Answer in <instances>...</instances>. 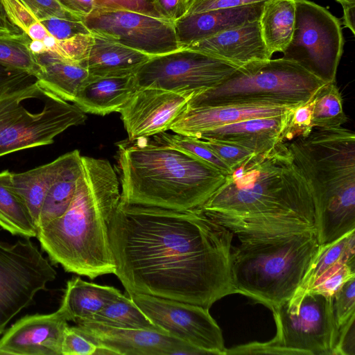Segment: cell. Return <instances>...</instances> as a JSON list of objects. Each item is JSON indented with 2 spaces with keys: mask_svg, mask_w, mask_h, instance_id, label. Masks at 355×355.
<instances>
[{
  "mask_svg": "<svg viewBox=\"0 0 355 355\" xmlns=\"http://www.w3.org/2000/svg\"><path fill=\"white\" fill-rule=\"evenodd\" d=\"M295 21V0H265L259 17L263 42L273 55L288 45Z\"/></svg>",
  "mask_w": 355,
  "mask_h": 355,
  "instance_id": "29",
  "label": "cell"
},
{
  "mask_svg": "<svg viewBox=\"0 0 355 355\" xmlns=\"http://www.w3.org/2000/svg\"><path fill=\"white\" fill-rule=\"evenodd\" d=\"M120 202L173 210L202 206L226 175L193 156L148 137L118 144Z\"/></svg>",
  "mask_w": 355,
  "mask_h": 355,
  "instance_id": "4",
  "label": "cell"
},
{
  "mask_svg": "<svg viewBox=\"0 0 355 355\" xmlns=\"http://www.w3.org/2000/svg\"><path fill=\"white\" fill-rule=\"evenodd\" d=\"M343 15L341 19L342 24L348 28L353 34H355L354 19H355V3L342 6Z\"/></svg>",
  "mask_w": 355,
  "mask_h": 355,
  "instance_id": "49",
  "label": "cell"
},
{
  "mask_svg": "<svg viewBox=\"0 0 355 355\" xmlns=\"http://www.w3.org/2000/svg\"><path fill=\"white\" fill-rule=\"evenodd\" d=\"M85 114L36 80L3 89L0 91V157L53 144L68 128L84 124Z\"/></svg>",
  "mask_w": 355,
  "mask_h": 355,
  "instance_id": "7",
  "label": "cell"
},
{
  "mask_svg": "<svg viewBox=\"0 0 355 355\" xmlns=\"http://www.w3.org/2000/svg\"><path fill=\"white\" fill-rule=\"evenodd\" d=\"M153 140L168 146L217 168L224 175L232 173L230 168L202 140L180 134H170L166 132L153 136Z\"/></svg>",
  "mask_w": 355,
  "mask_h": 355,
  "instance_id": "35",
  "label": "cell"
},
{
  "mask_svg": "<svg viewBox=\"0 0 355 355\" xmlns=\"http://www.w3.org/2000/svg\"><path fill=\"white\" fill-rule=\"evenodd\" d=\"M294 107L280 116L245 119L214 128L194 137L227 142L257 154L263 153L285 141L284 131Z\"/></svg>",
  "mask_w": 355,
  "mask_h": 355,
  "instance_id": "20",
  "label": "cell"
},
{
  "mask_svg": "<svg viewBox=\"0 0 355 355\" xmlns=\"http://www.w3.org/2000/svg\"><path fill=\"white\" fill-rule=\"evenodd\" d=\"M67 322L60 309L49 314L27 315L4 331L0 355H62Z\"/></svg>",
  "mask_w": 355,
  "mask_h": 355,
  "instance_id": "17",
  "label": "cell"
},
{
  "mask_svg": "<svg viewBox=\"0 0 355 355\" xmlns=\"http://www.w3.org/2000/svg\"><path fill=\"white\" fill-rule=\"evenodd\" d=\"M12 172H0V226L13 235L37 237V227L25 203L11 184Z\"/></svg>",
  "mask_w": 355,
  "mask_h": 355,
  "instance_id": "31",
  "label": "cell"
},
{
  "mask_svg": "<svg viewBox=\"0 0 355 355\" xmlns=\"http://www.w3.org/2000/svg\"><path fill=\"white\" fill-rule=\"evenodd\" d=\"M151 56L92 33L85 60L81 63L90 76L135 74Z\"/></svg>",
  "mask_w": 355,
  "mask_h": 355,
  "instance_id": "24",
  "label": "cell"
},
{
  "mask_svg": "<svg viewBox=\"0 0 355 355\" xmlns=\"http://www.w3.org/2000/svg\"><path fill=\"white\" fill-rule=\"evenodd\" d=\"M66 10L82 21L96 8V0H57Z\"/></svg>",
  "mask_w": 355,
  "mask_h": 355,
  "instance_id": "46",
  "label": "cell"
},
{
  "mask_svg": "<svg viewBox=\"0 0 355 355\" xmlns=\"http://www.w3.org/2000/svg\"><path fill=\"white\" fill-rule=\"evenodd\" d=\"M342 6L355 3V0H336Z\"/></svg>",
  "mask_w": 355,
  "mask_h": 355,
  "instance_id": "50",
  "label": "cell"
},
{
  "mask_svg": "<svg viewBox=\"0 0 355 355\" xmlns=\"http://www.w3.org/2000/svg\"><path fill=\"white\" fill-rule=\"evenodd\" d=\"M66 158L67 153L33 169L22 173H12V187L26 205L36 226L44 198Z\"/></svg>",
  "mask_w": 355,
  "mask_h": 355,
  "instance_id": "28",
  "label": "cell"
},
{
  "mask_svg": "<svg viewBox=\"0 0 355 355\" xmlns=\"http://www.w3.org/2000/svg\"><path fill=\"white\" fill-rule=\"evenodd\" d=\"M122 293L114 287L90 283L80 277L67 282L60 309L68 321L88 320Z\"/></svg>",
  "mask_w": 355,
  "mask_h": 355,
  "instance_id": "26",
  "label": "cell"
},
{
  "mask_svg": "<svg viewBox=\"0 0 355 355\" xmlns=\"http://www.w3.org/2000/svg\"><path fill=\"white\" fill-rule=\"evenodd\" d=\"M137 89L135 74L89 76L73 104L85 113L105 116L119 112Z\"/></svg>",
  "mask_w": 355,
  "mask_h": 355,
  "instance_id": "22",
  "label": "cell"
},
{
  "mask_svg": "<svg viewBox=\"0 0 355 355\" xmlns=\"http://www.w3.org/2000/svg\"><path fill=\"white\" fill-rule=\"evenodd\" d=\"M22 31L10 19L3 2L0 0V35L20 34Z\"/></svg>",
  "mask_w": 355,
  "mask_h": 355,
  "instance_id": "48",
  "label": "cell"
},
{
  "mask_svg": "<svg viewBox=\"0 0 355 355\" xmlns=\"http://www.w3.org/2000/svg\"><path fill=\"white\" fill-rule=\"evenodd\" d=\"M83 169L78 150L67 153L66 161L43 202L37 224V231L61 216L69 208Z\"/></svg>",
  "mask_w": 355,
  "mask_h": 355,
  "instance_id": "27",
  "label": "cell"
},
{
  "mask_svg": "<svg viewBox=\"0 0 355 355\" xmlns=\"http://www.w3.org/2000/svg\"><path fill=\"white\" fill-rule=\"evenodd\" d=\"M93 33L151 57L180 49L173 23L122 10L96 8L83 20Z\"/></svg>",
  "mask_w": 355,
  "mask_h": 355,
  "instance_id": "14",
  "label": "cell"
},
{
  "mask_svg": "<svg viewBox=\"0 0 355 355\" xmlns=\"http://www.w3.org/2000/svg\"><path fill=\"white\" fill-rule=\"evenodd\" d=\"M198 208L239 239L315 230L309 184L284 141L243 161Z\"/></svg>",
  "mask_w": 355,
  "mask_h": 355,
  "instance_id": "2",
  "label": "cell"
},
{
  "mask_svg": "<svg viewBox=\"0 0 355 355\" xmlns=\"http://www.w3.org/2000/svg\"><path fill=\"white\" fill-rule=\"evenodd\" d=\"M88 320L114 327L150 329L167 333L154 324L129 295L127 297L123 294L107 303Z\"/></svg>",
  "mask_w": 355,
  "mask_h": 355,
  "instance_id": "32",
  "label": "cell"
},
{
  "mask_svg": "<svg viewBox=\"0 0 355 355\" xmlns=\"http://www.w3.org/2000/svg\"><path fill=\"white\" fill-rule=\"evenodd\" d=\"M355 314L338 329L332 355H355Z\"/></svg>",
  "mask_w": 355,
  "mask_h": 355,
  "instance_id": "44",
  "label": "cell"
},
{
  "mask_svg": "<svg viewBox=\"0 0 355 355\" xmlns=\"http://www.w3.org/2000/svg\"><path fill=\"white\" fill-rule=\"evenodd\" d=\"M74 327L97 346L96 353L121 355L205 354L200 349L167 333L114 327L89 320L78 321Z\"/></svg>",
  "mask_w": 355,
  "mask_h": 355,
  "instance_id": "15",
  "label": "cell"
},
{
  "mask_svg": "<svg viewBox=\"0 0 355 355\" xmlns=\"http://www.w3.org/2000/svg\"><path fill=\"white\" fill-rule=\"evenodd\" d=\"M114 275L128 294L209 309L235 293L233 233L198 208L173 210L119 202L108 225Z\"/></svg>",
  "mask_w": 355,
  "mask_h": 355,
  "instance_id": "1",
  "label": "cell"
},
{
  "mask_svg": "<svg viewBox=\"0 0 355 355\" xmlns=\"http://www.w3.org/2000/svg\"><path fill=\"white\" fill-rule=\"evenodd\" d=\"M352 277H355V267L344 264L327 275L309 290L332 297L342 284Z\"/></svg>",
  "mask_w": 355,
  "mask_h": 355,
  "instance_id": "43",
  "label": "cell"
},
{
  "mask_svg": "<svg viewBox=\"0 0 355 355\" xmlns=\"http://www.w3.org/2000/svg\"><path fill=\"white\" fill-rule=\"evenodd\" d=\"M324 83L294 62L270 58L239 67L215 87L193 96L188 107L241 102L297 105Z\"/></svg>",
  "mask_w": 355,
  "mask_h": 355,
  "instance_id": "8",
  "label": "cell"
},
{
  "mask_svg": "<svg viewBox=\"0 0 355 355\" xmlns=\"http://www.w3.org/2000/svg\"><path fill=\"white\" fill-rule=\"evenodd\" d=\"M263 1L265 0H180L175 20L189 14L238 7Z\"/></svg>",
  "mask_w": 355,
  "mask_h": 355,
  "instance_id": "38",
  "label": "cell"
},
{
  "mask_svg": "<svg viewBox=\"0 0 355 355\" xmlns=\"http://www.w3.org/2000/svg\"><path fill=\"white\" fill-rule=\"evenodd\" d=\"M295 21L283 58L294 62L325 83H336L343 53L340 21L309 0H295Z\"/></svg>",
  "mask_w": 355,
  "mask_h": 355,
  "instance_id": "10",
  "label": "cell"
},
{
  "mask_svg": "<svg viewBox=\"0 0 355 355\" xmlns=\"http://www.w3.org/2000/svg\"><path fill=\"white\" fill-rule=\"evenodd\" d=\"M238 68L197 51L179 49L151 57L135 75L138 88H158L194 96L215 87Z\"/></svg>",
  "mask_w": 355,
  "mask_h": 355,
  "instance_id": "12",
  "label": "cell"
},
{
  "mask_svg": "<svg viewBox=\"0 0 355 355\" xmlns=\"http://www.w3.org/2000/svg\"><path fill=\"white\" fill-rule=\"evenodd\" d=\"M18 27L28 35V46L33 54L49 53L63 60L67 55L69 39L92 33L83 21L37 17L32 12L19 21Z\"/></svg>",
  "mask_w": 355,
  "mask_h": 355,
  "instance_id": "23",
  "label": "cell"
},
{
  "mask_svg": "<svg viewBox=\"0 0 355 355\" xmlns=\"http://www.w3.org/2000/svg\"><path fill=\"white\" fill-rule=\"evenodd\" d=\"M180 0H155V8L164 19L174 21Z\"/></svg>",
  "mask_w": 355,
  "mask_h": 355,
  "instance_id": "47",
  "label": "cell"
},
{
  "mask_svg": "<svg viewBox=\"0 0 355 355\" xmlns=\"http://www.w3.org/2000/svg\"><path fill=\"white\" fill-rule=\"evenodd\" d=\"M184 49L209 55L237 67L266 60L272 56L262 39L259 19L225 31Z\"/></svg>",
  "mask_w": 355,
  "mask_h": 355,
  "instance_id": "19",
  "label": "cell"
},
{
  "mask_svg": "<svg viewBox=\"0 0 355 355\" xmlns=\"http://www.w3.org/2000/svg\"><path fill=\"white\" fill-rule=\"evenodd\" d=\"M82 164L69 208L39 229L37 238L53 263L93 279L116 270L108 225L121 192L117 174L108 160L82 156Z\"/></svg>",
  "mask_w": 355,
  "mask_h": 355,
  "instance_id": "3",
  "label": "cell"
},
{
  "mask_svg": "<svg viewBox=\"0 0 355 355\" xmlns=\"http://www.w3.org/2000/svg\"><path fill=\"white\" fill-rule=\"evenodd\" d=\"M0 64L26 71L34 77L40 65L28 43V35L20 34L0 35Z\"/></svg>",
  "mask_w": 355,
  "mask_h": 355,
  "instance_id": "34",
  "label": "cell"
},
{
  "mask_svg": "<svg viewBox=\"0 0 355 355\" xmlns=\"http://www.w3.org/2000/svg\"><path fill=\"white\" fill-rule=\"evenodd\" d=\"M156 326L204 352L226 355L222 331L209 309L150 295L128 294Z\"/></svg>",
  "mask_w": 355,
  "mask_h": 355,
  "instance_id": "13",
  "label": "cell"
},
{
  "mask_svg": "<svg viewBox=\"0 0 355 355\" xmlns=\"http://www.w3.org/2000/svg\"><path fill=\"white\" fill-rule=\"evenodd\" d=\"M347 121L342 94L336 83L322 85L315 93L313 125L319 128L342 126Z\"/></svg>",
  "mask_w": 355,
  "mask_h": 355,
  "instance_id": "33",
  "label": "cell"
},
{
  "mask_svg": "<svg viewBox=\"0 0 355 355\" xmlns=\"http://www.w3.org/2000/svg\"><path fill=\"white\" fill-rule=\"evenodd\" d=\"M276 347L293 355H332L338 336L332 297L300 286L272 309Z\"/></svg>",
  "mask_w": 355,
  "mask_h": 355,
  "instance_id": "9",
  "label": "cell"
},
{
  "mask_svg": "<svg viewBox=\"0 0 355 355\" xmlns=\"http://www.w3.org/2000/svg\"><path fill=\"white\" fill-rule=\"evenodd\" d=\"M97 346L74 326L66 327L62 343V355H91L96 353Z\"/></svg>",
  "mask_w": 355,
  "mask_h": 355,
  "instance_id": "40",
  "label": "cell"
},
{
  "mask_svg": "<svg viewBox=\"0 0 355 355\" xmlns=\"http://www.w3.org/2000/svg\"><path fill=\"white\" fill-rule=\"evenodd\" d=\"M19 1L37 17H55L73 21H82L66 10L57 0Z\"/></svg>",
  "mask_w": 355,
  "mask_h": 355,
  "instance_id": "42",
  "label": "cell"
},
{
  "mask_svg": "<svg viewBox=\"0 0 355 355\" xmlns=\"http://www.w3.org/2000/svg\"><path fill=\"white\" fill-rule=\"evenodd\" d=\"M333 309L339 328L355 314V277L345 281L332 296Z\"/></svg>",
  "mask_w": 355,
  "mask_h": 355,
  "instance_id": "37",
  "label": "cell"
},
{
  "mask_svg": "<svg viewBox=\"0 0 355 355\" xmlns=\"http://www.w3.org/2000/svg\"><path fill=\"white\" fill-rule=\"evenodd\" d=\"M288 144L310 189L319 245L355 230L354 132L314 128Z\"/></svg>",
  "mask_w": 355,
  "mask_h": 355,
  "instance_id": "5",
  "label": "cell"
},
{
  "mask_svg": "<svg viewBox=\"0 0 355 355\" xmlns=\"http://www.w3.org/2000/svg\"><path fill=\"white\" fill-rule=\"evenodd\" d=\"M295 105L270 102H241L188 107L173 123L170 130L194 137L202 132L243 120L280 116Z\"/></svg>",
  "mask_w": 355,
  "mask_h": 355,
  "instance_id": "18",
  "label": "cell"
},
{
  "mask_svg": "<svg viewBox=\"0 0 355 355\" xmlns=\"http://www.w3.org/2000/svg\"><path fill=\"white\" fill-rule=\"evenodd\" d=\"M315 94L306 101L296 105L291 110L284 131V138L292 140L306 137L314 128L313 125Z\"/></svg>",
  "mask_w": 355,
  "mask_h": 355,
  "instance_id": "36",
  "label": "cell"
},
{
  "mask_svg": "<svg viewBox=\"0 0 355 355\" xmlns=\"http://www.w3.org/2000/svg\"><path fill=\"white\" fill-rule=\"evenodd\" d=\"M263 2L196 12L175 19L173 23L180 49L259 19Z\"/></svg>",
  "mask_w": 355,
  "mask_h": 355,
  "instance_id": "21",
  "label": "cell"
},
{
  "mask_svg": "<svg viewBox=\"0 0 355 355\" xmlns=\"http://www.w3.org/2000/svg\"><path fill=\"white\" fill-rule=\"evenodd\" d=\"M343 264L355 267V230L331 243L319 245L300 286L313 288L325 276Z\"/></svg>",
  "mask_w": 355,
  "mask_h": 355,
  "instance_id": "30",
  "label": "cell"
},
{
  "mask_svg": "<svg viewBox=\"0 0 355 355\" xmlns=\"http://www.w3.org/2000/svg\"><path fill=\"white\" fill-rule=\"evenodd\" d=\"M34 55L40 65L35 76L37 82L45 89L73 103L89 77L87 69L80 63L67 61L49 53Z\"/></svg>",
  "mask_w": 355,
  "mask_h": 355,
  "instance_id": "25",
  "label": "cell"
},
{
  "mask_svg": "<svg viewBox=\"0 0 355 355\" xmlns=\"http://www.w3.org/2000/svg\"><path fill=\"white\" fill-rule=\"evenodd\" d=\"M193 96L153 87H140L120 110L129 141L170 130Z\"/></svg>",
  "mask_w": 355,
  "mask_h": 355,
  "instance_id": "16",
  "label": "cell"
},
{
  "mask_svg": "<svg viewBox=\"0 0 355 355\" xmlns=\"http://www.w3.org/2000/svg\"><path fill=\"white\" fill-rule=\"evenodd\" d=\"M232 171L254 153L239 146L216 140H202Z\"/></svg>",
  "mask_w": 355,
  "mask_h": 355,
  "instance_id": "39",
  "label": "cell"
},
{
  "mask_svg": "<svg viewBox=\"0 0 355 355\" xmlns=\"http://www.w3.org/2000/svg\"><path fill=\"white\" fill-rule=\"evenodd\" d=\"M56 276L54 268L29 238L13 243L0 239V334Z\"/></svg>",
  "mask_w": 355,
  "mask_h": 355,
  "instance_id": "11",
  "label": "cell"
},
{
  "mask_svg": "<svg viewBox=\"0 0 355 355\" xmlns=\"http://www.w3.org/2000/svg\"><path fill=\"white\" fill-rule=\"evenodd\" d=\"M31 74L0 64V91L20 83L35 80Z\"/></svg>",
  "mask_w": 355,
  "mask_h": 355,
  "instance_id": "45",
  "label": "cell"
},
{
  "mask_svg": "<svg viewBox=\"0 0 355 355\" xmlns=\"http://www.w3.org/2000/svg\"><path fill=\"white\" fill-rule=\"evenodd\" d=\"M232 247L231 272L235 293L271 310L300 286L319 243L315 230L259 235L239 239Z\"/></svg>",
  "mask_w": 355,
  "mask_h": 355,
  "instance_id": "6",
  "label": "cell"
},
{
  "mask_svg": "<svg viewBox=\"0 0 355 355\" xmlns=\"http://www.w3.org/2000/svg\"><path fill=\"white\" fill-rule=\"evenodd\" d=\"M96 8L128 10L162 19L155 8V0H96Z\"/></svg>",
  "mask_w": 355,
  "mask_h": 355,
  "instance_id": "41",
  "label": "cell"
}]
</instances>
